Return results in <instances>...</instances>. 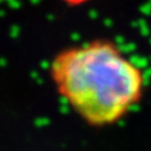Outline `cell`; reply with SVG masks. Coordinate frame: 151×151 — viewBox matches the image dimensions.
<instances>
[{"instance_id": "obj_1", "label": "cell", "mask_w": 151, "mask_h": 151, "mask_svg": "<svg viewBox=\"0 0 151 151\" xmlns=\"http://www.w3.org/2000/svg\"><path fill=\"white\" fill-rule=\"evenodd\" d=\"M50 76L71 108L95 126L122 119L145 86L142 68L107 40L63 49L51 61Z\"/></svg>"}, {"instance_id": "obj_2", "label": "cell", "mask_w": 151, "mask_h": 151, "mask_svg": "<svg viewBox=\"0 0 151 151\" xmlns=\"http://www.w3.org/2000/svg\"><path fill=\"white\" fill-rule=\"evenodd\" d=\"M61 1L68 4V5H71V6H76V5H81V4H85L89 0H61Z\"/></svg>"}]
</instances>
